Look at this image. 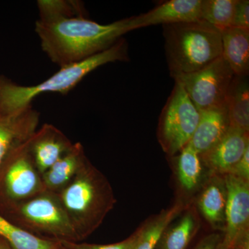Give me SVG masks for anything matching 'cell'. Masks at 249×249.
<instances>
[{"label":"cell","mask_w":249,"mask_h":249,"mask_svg":"<svg viewBox=\"0 0 249 249\" xmlns=\"http://www.w3.org/2000/svg\"><path fill=\"white\" fill-rule=\"evenodd\" d=\"M35 31L42 51L60 68L103 52L131 31L129 18L101 24L83 17L37 19Z\"/></svg>","instance_id":"cell-1"},{"label":"cell","mask_w":249,"mask_h":249,"mask_svg":"<svg viewBox=\"0 0 249 249\" xmlns=\"http://www.w3.org/2000/svg\"><path fill=\"white\" fill-rule=\"evenodd\" d=\"M128 60V43L123 37L101 53L83 61L60 67L58 72L39 84L25 86L0 79V114L17 115L31 107L33 101L42 93L67 94L98 67L109 62Z\"/></svg>","instance_id":"cell-2"},{"label":"cell","mask_w":249,"mask_h":249,"mask_svg":"<svg viewBox=\"0 0 249 249\" xmlns=\"http://www.w3.org/2000/svg\"><path fill=\"white\" fill-rule=\"evenodd\" d=\"M57 196L80 240L102 224L116 203L107 178L88 160Z\"/></svg>","instance_id":"cell-3"},{"label":"cell","mask_w":249,"mask_h":249,"mask_svg":"<svg viewBox=\"0 0 249 249\" xmlns=\"http://www.w3.org/2000/svg\"><path fill=\"white\" fill-rule=\"evenodd\" d=\"M162 27L165 56L173 78L199 71L222 56V34L204 20Z\"/></svg>","instance_id":"cell-4"},{"label":"cell","mask_w":249,"mask_h":249,"mask_svg":"<svg viewBox=\"0 0 249 249\" xmlns=\"http://www.w3.org/2000/svg\"><path fill=\"white\" fill-rule=\"evenodd\" d=\"M199 120V111L191 101L182 85H175L162 109L157 138L163 151L174 157L190 142Z\"/></svg>","instance_id":"cell-5"},{"label":"cell","mask_w":249,"mask_h":249,"mask_svg":"<svg viewBox=\"0 0 249 249\" xmlns=\"http://www.w3.org/2000/svg\"><path fill=\"white\" fill-rule=\"evenodd\" d=\"M235 74L222 56L193 73L173 77L199 111L226 107L228 91Z\"/></svg>","instance_id":"cell-6"},{"label":"cell","mask_w":249,"mask_h":249,"mask_svg":"<svg viewBox=\"0 0 249 249\" xmlns=\"http://www.w3.org/2000/svg\"><path fill=\"white\" fill-rule=\"evenodd\" d=\"M19 209L22 220L36 231L52 236L58 242L80 240L55 193L43 192L23 201Z\"/></svg>","instance_id":"cell-7"},{"label":"cell","mask_w":249,"mask_h":249,"mask_svg":"<svg viewBox=\"0 0 249 249\" xmlns=\"http://www.w3.org/2000/svg\"><path fill=\"white\" fill-rule=\"evenodd\" d=\"M227 189L225 224L217 249H231L249 238V181L224 175Z\"/></svg>","instance_id":"cell-8"},{"label":"cell","mask_w":249,"mask_h":249,"mask_svg":"<svg viewBox=\"0 0 249 249\" xmlns=\"http://www.w3.org/2000/svg\"><path fill=\"white\" fill-rule=\"evenodd\" d=\"M29 139L13 149L14 160L5 176V188L8 196L21 202L46 191L42 176H40L31 155Z\"/></svg>","instance_id":"cell-9"},{"label":"cell","mask_w":249,"mask_h":249,"mask_svg":"<svg viewBox=\"0 0 249 249\" xmlns=\"http://www.w3.org/2000/svg\"><path fill=\"white\" fill-rule=\"evenodd\" d=\"M202 0H168L145 14L129 18L131 31L157 24H177L200 20Z\"/></svg>","instance_id":"cell-10"},{"label":"cell","mask_w":249,"mask_h":249,"mask_svg":"<svg viewBox=\"0 0 249 249\" xmlns=\"http://www.w3.org/2000/svg\"><path fill=\"white\" fill-rule=\"evenodd\" d=\"M249 147V132L230 126L227 133L213 148L200 155L211 175H227Z\"/></svg>","instance_id":"cell-11"},{"label":"cell","mask_w":249,"mask_h":249,"mask_svg":"<svg viewBox=\"0 0 249 249\" xmlns=\"http://www.w3.org/2000/svg\"><path fill=\"white\" fill-rule=\"evenodd\" d=\"M73 144L52 124H45L29 139V148L36 168L42 175L72 146Z\"/></svg>","instance_id":"cell-12"},{"label":"cell","mask_w":249,"mask_h":249,"mask_svg":"<svg viewBox=\"0 0 249 249\" xmlns=\"http://www.w3.org/2000/svg\"><path fill=\"white\" fill-rule=\"evenodd\" d=\"M39 118L33 106L17 115L0 114V165L10 150L35 133Z\"/></svg>","instance_id":"cell-13"},{"label":"cell","mask_w":249,"mask_h":249,"mask_svg":"<svg viewBox=\"0 0 249 249\" xmlns=\"http://www.w3.org/2000/svg\"><path fill=\"white\" fill-rule=\"evenodd\" d=\"M227 189L224 175H211L197 198L198 210L215 230H224Z\"/></svg>","instance_id":"cell-14"},{"label":"cell","mask_w":249,"mask_h":249,"mask_svg":"<svg viewBox=\"0 0 249 249\" xmlns=\"http://www.w3.org/2000/svg\"><path fill=\"white\" fill-rule=\"evenodd\" d=\"M230 127L227 107L199 111V120L188 143L199 155L213 148Z\"/></svg>","instance_id":"cell-15"},{"label":"cell","mask_w":249,"mask_h":249,"mask_svg":"<svg viewBox=\"0 0 249 249\" xmlns=\"http://www.w3.org/2000/svg\"><path fill=\"white\" fill-rule=\"evenodd\" d=\"M86 160L81 144H73L58 161L42 174V181L46 191L58 193L74 178Z\"/></svg>","instance_id":"cell-16"},{"label":"cell","mask_w":249,"mask_h":249,"mask_svg":"<svg viewBox=\"0 0 249 249\" xmlns=\"http://www.w3.org/2000/svg\"><path fill=\"white\" fill-rule=\"evenodd\" d=\"M222 34V58L236 76L249 73V29L230 27Z\"/></svg>","instance_id":"cell-17"},{"label":"cell","mask_w":249,"mask_h":249,"mask_svg":"<svg viewBox=\"0 0 249 249\" xmlns=\"http://www.w3.org/2000/svg\"><path fill=\"white\" fill-rule=\"evenodd\" d=\"M165 229L156 249H187L199 230L196 211L187 208Z\"/></svg>","instance_id":"cell-18"},{"label":"cell","mask_w":249,"mask_h":249,"mask_svg":"<svg viewBox=\"0 0 249 249\" xmlns=\"http://www.w3.org/2000/svg\"><path fill=\"white\" fill-rule=\"evenodd\" d=\"M230 126L249 132V85L247 77L234 76L226 101Z\"/></svg>","instance_id":"cell-19"},{"label":"cell","mask_w":249,"mask_h":249,"mask_svg":"<svg viewBox=\"0 0 249 249\" xmlns=\"http://www.w3.org/2000/svg\"><path fill=\"white\" fill-rule=\"evenodd\" d=\"M175 156L172 157L176 159L180 186L187 193H193L201 186L204 177L205 166L200 155L188 143Z\"/></svg>","instance_id":"cell-20"},{"label":"cell","mask_w":249,"mask_h":249,"mask_svg":"<svg viewBox=\"0 0 249 249\" xmlns=\"http://www.w3.org/2000/svg\"><path fill=\"white\" fill-rule=\"evenodd\" d=\"M186 209L182 203L163 210L142 224V232L134 249H156L165 229Z\"/></svg>","instance_id":"cell-21"},{"label":"cell","mask_w":249,"mask_h":249,"mask_svg":"<svg viewBox=\"0 0 249 249\" xmlns=\"http://www.w3.org/2000/svg\"><path fill=\"white\" fill-rule=\"evenodd\" d=\"M0 237L12 249H58L60 242L40 238L21 228L14 225L0 215Z\"/></svg>","instance_id":"cell-22"},{"label":"cell","mask_w":249,"mask_h":249,"mask_svg":"<svg viewBox=\"0 0 249 249\" xmlns=\"http://www.w3.org/2000/svg\"><path fill=\"white\" fill-rule=\"evenodd\" d=\"M237 0H202L201 20L213 26L220 32L232 27Z\"/></svg>","instance_id":"cell-23"},{"label":"cell","mask_w":249,"mask_h":249,"mask_svg":"<svg viewBox=\"0 0 249 249\" xmlns=\"http://www.w3.org/2000/svg\"><path fill=\"white\" fill-rule=\"evenodd\" d=\"M37 4L39 11L38 20L43 22L88 16L84 4L79 1L39 0Z\"/></svg>","instance_id":"cell-24"},{"label":"cell","mask_w":249,"mask_h":249,"mask_svg":"<svg viewBox=\"0 0 249 249\" xmlns=\"http://www.w3.org/2000/svg\"><path fill=\"white\" fill-rule=\"evenodd\" d=\"M142 225H141L125 240L111 245H93L65 241L59 242L62 247L66 249H134L142 234Z\"/></svg>","instance_id":"cell-25"},{"label":"cell","mask_w":249,"mask_h":249,"mask_svg":"<svg viewBox=\"0 0 249 249\" xmlns=\"http://www.w3.org/2000/svg\"><path fill=\"white\" fill-rule=\"evenodd\" d=\"M232 27L249 29V0H237Z\"/></svg>","instance_id":"cell-26"},{"label":"cell","mask_w":249,"mask_h":249,"mask_svg":"<svg viewBox=\"0 0 249 249\" xmlns=\"http://www.w3.org/2000/svg\"><path fill=\"white\" fill-rule=\"evenodd\" d=\"M227 175L249 181V147H247L242 158Z\"/></svg>","instance_id":"cell-27"},{"label":"cell","mask_w":249,"mask_h":249,"mask_svg":"<svg viewBox=\"0 0 249 249\" xmlns=\"http://www.w3.org/2000/svg\"><path fill=\"white\" fill-rule=\"evenodd\" d=\"M222 234L213 232L206 236L197 244L194 249H217L222 240Z\"/></svg>","instance_id":"cell-28"},{"label":"cell","mask_w":249,"mask_h":249,"mask_svg":"<svg viewBox=\"0 0 249 249\" xmlns=\"http://www.w3.org/2000/svg\"><path fill=\"white\" fill-rule=\"evenodd\" d=\"M231 249H249V238L240 241Z\"/></svg>","instance_id":"cell-29"},{"label":"cell","mask_w":249,"mask_h":249,"mask_svg":"<svg viewBox=\"0 0 249 249\" xmlns=\"http://www.w3.org/2000/svg\"><path fill=\"white\" fill-rule=\"evenodd\" d=\"M0 249H12L4 240H0Z\"/></svg>","instance_id":"cell-30"},{"label":"cell","mask_w":249,"mask_h":249,"mask_svg":"<svg viewBox=\"0 0 249 249\" xmlns=\"http://www.w3.org/2000/svg\"><path fill=\"white\" fill-rule=\"evenodd\" d=\"M58 249H66L64 248V247H62V246L60 245V247Z\"/></svg>","instance_id":"cell-31"}]
</instances>
